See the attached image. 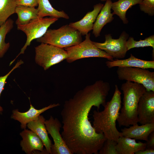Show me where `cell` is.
<instances>
[{"label":"cell","instance_id":"32","mask_svg":"<svg viewBox=\"0 0 154 154\" xmlns=\"http://www.w3.org/2000/svg\"><path fill=\"white\" fill-rule=\"evenodd\" d=\"M107 0H101V1H106Z\"/></svg>","mask_w":154,"mask_h":154},{"label":"cell","instance_id":"28","mask_svg":"<svg viewBox=\"0 0 154 154\" xmlns=\"http://www.w3.org/2000/svg\"><path fill=\"white\" fill-rule=\"evenodd\" d=\"M24 62L22 60H18L14 66L6 75L3 76H0V97L2 92L4 89L6 80L10 74L16 69L20 67V66L23 64ZM3 111V109L0 104V112L2 113Z\"/></svg>","mask_w":154,"mask_h":154},{"label":"cell","instance_id":"18","mask_svg":"<svg viewBox=\"0 0 154 154\" xmlns=\"http://www.w3.org/2000/svg\"><path fill=\"white\" fill-rule=\"evenodd\" d=\"M106 66L109 68L114 67H131L143 68H154V61L143 60L136 58L131 54L130 57L125 59H116L106 62Z\"/></svg>","mask_w":154,"mask_h":154},{"label":"cell","instance_id":"7","mask_svg":"<svg viewBox=\"0 0 154 154\" xmlns=\"http://www.w3.org/2000/svg\"><path fill=\"white\" fill-rule=\"evenodd\" d=\"M35 52L36 63L44 70L66 60L68 57L64 49L43 43L35 47Z\"/></svg>","mask_w":154,"mask_h":154},{"label":"cell","instance_id":"20","mask_svg":"<svg viewBox=\"0 0 154 154\" xmlns=\"http://www.w3.org/2000/svg\"><path fill=\"white\" fill-rule=\"evenodd\" d=\"M38 18L50 16L67 19L69 18L68 15L64 11H59L54 8L48 0H38Z\"/></svg>","mask_w":154,"mask_h":154},{"label":"cell","instance_id":"23","mask_svg":"<svg viewBox=\"0 0 154 154\" xmlns=\"http://www.w3.org/2000/svg\"><path fill=\"white\" fill-rule=\"evenodd\" d=\"M14 21L11 19L8 20L0 27V58L3 57L10 46L9 42H5L7 35L13 27Z\"/></svg>","mask_w":154,"mask_h":154},{"label":"cell","instance_id":"5","mask_svg":"<svg viewBox=\"0 0 154 154\" xmlns=\"http://www.w3.org/2000/svg\"><path fill=\"white\" fill-rule=\"evenodd\" d=\"M68 54L66 59L69 63L76 60L89 57L106 58L110 61L114 60L113 58L104 51L98 48L90 39V34L86 35L85 39L76 45L64 48Z\"/></svg>","mask_w":154,"mask_h":154},{"label":"cell","instance_id":"2","mask_svg":"<svg viewBox=\"0 0 154 154\" xmlns=\"http://www.w3.org/2000/svg\"><path fill=\"white\" fill-rule=\"evenodd\" d=\"M121 93L117 85L111 100L106 102L102 111L94 110L93 112V125L98 133L103 134L106 139L114 140L117 142L122 136L116 127V122L121 108Z\"/></svg>","mask_w":154,"mask_h":154},{"label":"cell","instance_id":"13","mask_svg":"<svg viewBox=\"0 0 154 154\" xmlns=\"http://www.w3.org/2000/svg\"><path fill=\"white\" fill-rule=\"evenodd\" d=\"M60 105L59 103L53 104L42 109H37L31 104L29 109L25 112H20L17 109L13 110L11 118L21 123V128L24 129H26L29 123L37 119L41 114Z\"/></svg>","mask_w":154,"mask_h":154},{"label":"cell","instance_id":"26","mask_svg":"<svg viewBox=\"0 0 154 154\" xmlns=\"http://www.w3.org/2000/svg\"><path fill=\"white\" fill-rule=\"evenodd\" d=\"M117 142L113 140L106 139L98 152L100 154H118L116 148Z\"/></svg>","mask_w":154,"mask_h":154},{"label":"cell","instance_id":"14","mask_svg":"<svg viewBox=\"0 0 154 154\" xmlns=\"http://www.w3.org/2000/svg\"><path fill=\"white\" fill-rule=\"evenodd\" d=\"M101 3L94 6L93 10L88 12L80 20L70 23L69 25L78 31L82 35H86L92 30L97 17L104 6Z\"/></svg>","mask_w":154,"mask_h":154},{"label":"cell","instance_id":"31","mask_svg":"<svg viewBox=\"0 0 154 154\" xmlns=\"http://www.w3.org/2000/svg\"><path fill=\"white\" fill-rule=\"evenodd\" d=\"M135 154H154V149L146 148L145 149L139 151Z\"/></svg>","mask_w":154,"mask_h":154},{"label":"cell","instance_id":"16","mask_svg":"<svg viewBox=\"0 0 154 154\" xmlns=\"http://www.w3.org/2000/svg\"><path fill=\"white\" fill-rule=\"evenodd\" d=\"M45 120L43 116L40 115L37 119L29 123L27 127L41 139L45 147L47 154H51V148L52 143L48 136L44 124Z\"/></svg>","mask_w":154,"mask_h":154},{"label":"cell","instance_id":"10","mask_svg":"<svg viewBox=\"0 0 154 154\" xmlns=\"http://www.w3.org/2000/svg\"><path fill=\"white\" fill-rule=\"evenodd\" d=\"M44 124L54 142L51 147V154H72L60 133L62 125L59 120L51 116L49 119L45 120Z\"/></svg>","mask_w":154,"mask_h":154},{"label":"cell","instance_id":"29","mask_svg":"<svg viewBox=\"0 0 154 154\" xmlns=\"http://www.w3.org/2000/svg\"><path fill=\"white\" fill-rule=\"evenodd\" d=\"M17 6L35 7L38 6V0H17Z\"/></svg>","mask_w":154,"mask_h":154},{"label":"cell","instance_id":"24","mask_svg":"<svg viewBox=\"0 0 154 154\" xmlns=\"http://www.w3.org/2000/svg\"><path fill=\"white\" fill-rule=\"evenodd\" d=\"M17 0H0V27L15 13Z\"/></svg>","mask_w":154,"mask_h":154},{"label":"cell","instance_id":"30","mask_svg":"<svg viewBox=\"0 0 154 154\" xmlns=\"http://www.w3.org/2000/svg\"><path fill=\"white\" fill-rule=\"evenodd\" d=\"M146 142V148L154 149V131L150 134Z\"/></svg>","mask_w":154,"mask_h":154},{"label":"cell","instance_id":"19","mask_svg":"<svg viewBox=\"0 0 154 154\" xmlns=\"http://www.w3.org/2000/svg\"><path fill=\"white\" fill-rule=\"evenodd\" d=\"M145 143L137 142L135 139L121 136L118 139L116 148L118 154H134L136 152L145 149Z\"/></svg>","mask_w":154,"mask_h":154},{"label":"cell","instance_id":"15","mask_svg":"<svg viewBox=\"0 0 154 154\" xmlns=\"http://www.w3.org/2000/svg\"><path fill=\"white\" fill-rule=\"evenodd\" d=\"M121 130L123 137L147 141L150 134L154 131V123H147L140 126L137 123Z\"/></svg>","mask_w":154,"mask_h":154},{"label":"cell","instance_id":"8","mask_svg":"<svg viewBox=\"0 0 154 154\" xmlns=\"http://www.w3.org/2000/svg\"><path fill=\"white\" fill-rule=\"evenodd\" d=\"M118 79L142 84L147 91L154 92V72L139 67H118Z\"/></svg>","mask_w":154,"mask_h":154},{"label":"cell","instance_id":"27","mask_svg":"<svg viewBox=\"0 0 154 154\" xmlns=\"http://www.w3.org/2000/svg\"><path fill=\"white\" fill-rule=\"evenodd\" d=\"M139 4L141 11L150 16L154 15V0H143Z\"/></svg>","mask_w":154,"mask_h":154},{"label":"cell","instance_id":"12","mask_svg":"<svg viewBox=\"0 0 154 154\" xmlns=\"http://www.w3.org/2000/svg\"><path fill=\"white\" fill-rule=\"evenodd\" d=\"M22 138L20 145L22 151L27 154H34L38 151L40 154H47L44 145L39 137L34 132L29 129H24L20 133Z\"/></svg>","mask_w":154,"mask_h":154},{"label":"cell","instance_id":"22","mask_svg":"<svg viewBox=\"0 0 154 154\" xmlns=\"http://www.w3.org/2000/svg\"><path fill=\"white\" fill-rule=\"evenodd\" d=\"M18 16L16 21L17 25L27 24L38 18L37 8L23 6H17L15 10Z\"/></svg>","mask_w":154,"mask_h":154},{"label":"cell","instance_id":"3","mask_svg":"<svg viewBox=\"0 0 154 154\" xmlns=\"http://www.w3.org/2000/svg\"><path fill=\"white\" fill-rule=\"evenodd\" d=\"M123 95L122 106L117 121L120 127L137 123V108L140 98L146 91L142 84L127 81L121 85Z\"/></svg>","mask_w":154,"mask_h":154},{"label":"cell","instance_id":"21","mask_svg":"<svg viewBox=\"0 0 154 154\" xmlns=\"http://www.w3.org/2000/svg\"><path fill=\"white\" fill-rule=\"evenodd\" d=\"M143 0H118L112 3L111 9L113 11V15H116L125 24L128 21L126 18V13L128 10L133 6L139 4Z\"/></svg>","mask_w":154,"mask_h":154},{"label":"cell","instance_id":"11","mask_svg":"<svg viewBox=\"0 0 154 154\" xmlns=\"http://www.w3.org/2000/svg\"><path fill=\"white\" fill-rule=\"evenodd\" d=\"M138 122L154 123V92L146 91L140 98L137 108Z\"/></svg>","mask_w":154,"mask_h":154},{"label":"cell","instance_id":"25","mask_svg":"<svg viewBox=\"0 0 154 154\" xmlns=\"http://www.w3.org/2000/svg\"><path fill=\"white\" fill-rule=\"evenodd\" d=\"M126 46L127 50L134 48L143 47L150 46L154 49V35H153L145 38L144 40H140L137 41L134 40L133 37H130L127 40Z\"/></svg>","mask_w":154,"mask_h":154},{"label":"cell","instance_id":"1","mask_svg":"<svg viewBox=\"0 0 154 154\" xmlns=\"http://www.w3.org/2000/svg\"><path fill=\"white\" fill-rule=\"evenodd\" d=\"M110 84L100 80L78 91L64 103L60 114L61 135L72 154H97L106 139L98 133L89 120L94 106L98 110L106 104Z\"/></svg>","mask_w":154,"mask_h":154},{"label":"cell","instance_id":"17","mask_svg":"<svg viewBox=\"0 0 154 154\" xmlns=\"http://www.w3.org/2000/svg\"><path fill=\"white\" fill-rule=\"evenodd\" d=\"M112 3L111 0L106 1L97 17L92 29V33L96 37L100 35L103 27L112 22L114 19L111 11Z\"/></svg>","mask_w":154,"mask_h":154},{"label":"cell","instance_id":"9","mask_svg":"<svg viewBox=\"0 0 154 154\" xmlns=\"http://www.w3.org/2000/svg\"><path fill=\"white\" fill-rule=\"evenodd\" d=\"M128 37V35L123 31L118 39L113 38L111 35L108 34L105 35L104 42L93 41V43L98 48L104 51L113 58H123L125 57L128 51L126 43Z\"/></svg>","mask_w":154,"mask_h":154},{"label":"cell","instance_id":"4","mask_svg":"<svg viewBox=\"0 0 154 154\" xmlns=\"http://www.w3.org/2000/svg\"><path fill=\"white\" fill-rule=\"evenodd\" d=\"M37 41L64 48L78 44L82 41V39L78 31L66 25L57 29L48 30Z\"/></svg>","mask_w":154,"mask_h":154},{"label":"cell","instance_id":"6","mask_svg":"<svg viewBox=\"0 0 154 154\" xmlns=\"http://www.w3.org/2000/svg\"><path fill=\"white\" fill-rule=\"evenodd\" d=\"M58 19V18L52 17L38 18L27 24L17 25V29L25 33L27 36V40L19 53L10 63L9 65L12 64L19 56L24 53L25 51L30 45L32 41L43 36L50 26Z\"/></svg>","mask_w":154,"mask_h":154}]
</instances>
